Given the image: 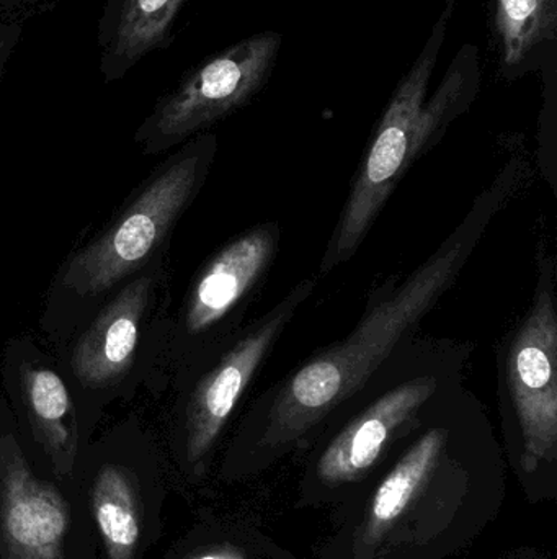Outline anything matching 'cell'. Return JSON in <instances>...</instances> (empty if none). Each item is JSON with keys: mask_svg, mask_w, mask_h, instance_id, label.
Here are the masks:
<instances>
[{"mask_svg": "<svg viewBox=\"0 0 557 559\" xmlns=\"http://www.w3.org/2000/svg\"><path fill=\"white\" fill-rule=\"evenodd\" d=\"M529 170L525 153L513 154L421 265L370 293L362 318L346 337L320 348L251 401L219 466V481H251L313 445L389 355L417 335L422 321L453 288Z\"/></svg>", "mask_w": 557, "mask_h": 559, "instance_id": "1", "label": "cell"}, {"mask_svg": "<svg viewBox=\"0 0 557 559\" xmlns=\"http://www.w3.org/2000/svg\"><path fill=\"white\" fill-rule=\"evenodd\" d=\"M506 498L502 445L464 384L334 508L316 559H451L483 537Z\"/></svg>", "mask_w": 557, "mask_h": 559, "instance_id": "2", "label": "cell"}, {"mask_svg": "<svg viewBox=\"0 0 557 559\" xmlns=\"http://www.w3.org/2000/svg\"><path fill=\"white\" fill-rule=\"evenodd\" d=\"M473 342L414 337L399 345L303 453L298 509L337 508L448 394L464 386Z\"/></svg>", "mask_w": 557, "mask_h": 559, "instance_id": "3", "label": "cell"}, {"mask_svg": "<svg viewBox=\"0 0 557 559\" xmlns=\"http://www.w3.org/2000/svg\"><path fill=\"white\" fill-rule=\"evenodd\" d=\"M455 9L457 0H444L421 55L402 75L383 110L327 241L320 275L330 274L356 254L402 177L476 102L483 75L480 51L471 43L461 46L440 85L431 94Z\"/></svg>", "mask_w": 557, "mask_h": 559, "instance_id": "4", "label": "cell"}, {"mask_svg": "<svg viewBox=\"0 0 557 559\" xmlns=\"http://www.w3.org/2000/svg\"><path fill=\"white\" fill-rule=\"evenodd\" d=\"M497 400L507 468L533 506L557 498V264L545 241L522 318L497 347Z\"/></svg>", "mask_w": 557, "mask_h": 559, "instance_id": "5", "label": "cell"}, {"mask_svg": "<svg viewBox=\"0 0 557 559\" xmlns=\"http://www.w3.org/2000/svg\"><path fill=\"white\" fill-rule=\"evenodd\" d=\"M317 282V275L301 280L274 308L242 328L196 381L186 401L180 437L182 469L193 481L208 475L226 427Z\"/></svg>", "mask_w": 557, "mask_h": 559, "instance_id": "6", "label": "cell"}, {"mask_svg": "<svg viewBox=\"0 0 557 559\" xmlns=\"http://www.w3.org/2000/svg\"><path fill=\"white\" fill-rule=\"evenodd\" d=\"M81 485L33 468L13 433L0 436V559H97Z\"/></svg>", "mask_w": 557, "mask_h": 559, "instance_id": "7", "label": "cell"}, {"mask_svg": "<svg viewBox=\"0 0 557 559\" xmlns=\"http://www.w3.org/2000/svg\"><path fill=\"white\" fill-rule=\"evenodd\" d=\"M215 150L213 134L193 141L107 235L75 255L65 285L78 295H97L140 269L198 189Z\"/></svg>", "mask_w": 557, "mask_h": 559, "instance_id": "8", "label": "cell"}, {"mask_svg": "<svg viewBox=\"0 0 557 559\" xmlns=\"http://www.w3.org/2000/svg\"><path fill=\"white\" fill-rule=\"evenodd\" d=\"M281 45V33L262 32L209 56L157 102L144 133L177 143L241 110L270 81Z\"/></svg>", "mask_w": 557, "mask_h": 559, "instance_id": "9", "label": "cell"}, {"mask_svg": "<svg viewBox=\"0 0 557 559\" xmlns=\"http://www.w3.org/2000/svg\"><path fill=\"white\" fill-rule=\"evenodd\" d=\"M97 559H143L160 537L164 489L123 462H101L78 479Z\"/></svg>", "mask_w": 557, "mask_h": 559, "instance_id": "10", "label": "cell"}, {"mask_svg": "<svg viewBox=\"0 0 557 559\" xmlns=\"http://www.w3.org/2000/svg\"><path fill=\"white\" fill-rule=\"evenodd\" d=\"M280 241V225L268 222L228 242L193 285L183 318L186 334L199 337L219 325H238L270 272Z\"/></svg>", "mask_w": 557, "mask_h": 559, "instance_id": "11", "label": "cell"}, {"mask_svg": "<svg viewBox=\"0 0 557 559\" xmlns=\"http://www.w3.org/2000/svg\"><path fill=\"white\" fill-rule=\"evenodd\" d=\"M189 0H108L98 23L100 72L123 79L144 56L172 45L177 19Z\"/></svg>", "mask_w": 557, "mask_h": 559, "instance_id": "12", "label": "cell"}, {"mask_svg": "<svg viewBox=\"0 0 557 559\" xmlns=\"http://www.w3.org/2000/svg\"><path fill=\"white\" fill-rule=\"evenodd\" d=\"M149 295L150 278L130 283L85 332L72 355L75 377L85 386H110L128 373Z\"/></svg>", "mask_w": 557, "mask_h": 559, "instance_id": "13", "label": "cell"}, {"mask_svg": "<svg viewBox=\"0 0 557 559\" xmlns=\"http://www.w3.org/2000/svg\"><path fill=\"white\" fill-rule=\"evenodd\" d=\"M497 75L512 82L557 55V0H489Z\"/></svg>", "mask_w": 557, "mask_h": 559, "instance_id": "14", "label": "cell"}, {"mask_svg": "<svg viewBox=\"0 0 557 559\" xmlns=\"http://www.w3.org/2000/svg\"><path fill=\"white\" fill-rule=\"evenodd\" d=\"M22 390L36 443L48 459L49 476L78 486V429L69 391L55 371L23 365Z\"/></svg>", "mask_w": 557, "mask_h": 559, "instance_id": "15", "label": "cell"}, {"mask_svg": "<svg viewBox=\"0 0 557 559\" xmlns=\"http://www.w3.org/2000/svg\"><path fill=\"white\" fill-rule=\"evenodd\" d=\"M169 559H301L251 519H203Z\"/></svg>", "mask_w": 557, "mask_h": 559, "instance_id": "16", "label": "cell"}, {"mask_svg": "<svg viewBox=\"0 0 557 559\" xmlns=\"http://www.w3.org/2000/svg\"><path fill=\"white\" fill-rule=\"evenodd\" d=\"M545 72V105L540 118L538 159L543 174L556 187V133H557V55L548 59L542 69Z\"/></svg>", "mask_w": 557, "mask_h": 559, "instance_id": "17", "label": "cell"}, {"mask_svg": "<svg viewBox=\"0 0 557 559\" xmlns=\"http://www.w3.org/2000/svg\"><path fill=\"white\" fill-rule=\"evenodd\" d=\"M22 25L19 23L0 22V79L22 39Z\"/></svg>", "mask_w": 557, "mask_h": 559, "instance_id": "18", "label": "cell"}, {"mask_svg": "<svg viewBox=\"0 0 557 559\" xmlns=\"http://www.w3.org/2000/svg\"><path fill=\"white\" fill-rule=\"evenodd\" d=\"M502 559H549L546 555L540 554L535 548H520V550L512 551Z\"/></svg>", "mask_w": 557, "mask_h": 559, "instance_id": "19", "label": "cell"}]
</instances>
